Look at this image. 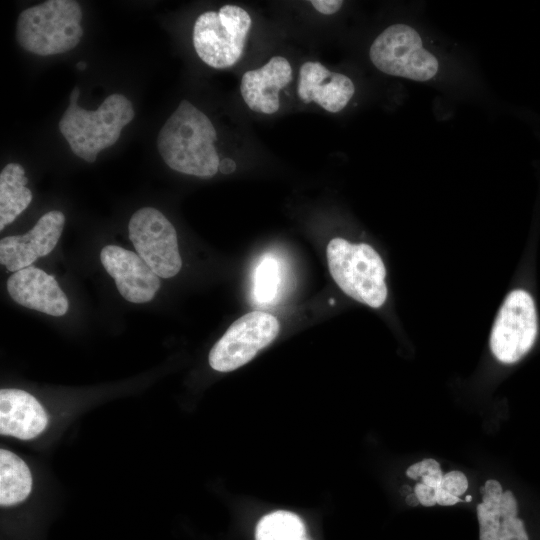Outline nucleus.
I'll return each mask as SVG.
<instances>
[{
	"label": "nucleus",
	"mask_w": 540,
	"mask_h": 540,
	"mask_svg": "<svg viewBox=\"0 0 540 540\" xmlns=\"http://www.w3.org/2000/svg\"><path fill=\"white\" fill-rule=\"evenodd\" d=\"M216 130L210 119L188 100L162 126L157 148L173 170L198 177H212L219 171L220 159L213 143Z\"/></svg>",
	"instance_id": "nucleus-1"
},
{
	"label": "nucleus",
	"mask_w": 540,
	"mask_h": 540,
	"mask_svg": "<svg viewBox=\"0 0 540 540\" xmlns=\"http://www.w3.org/2000/svg\"><path fill=\"white\" fill-rule=\"evenodd\" d=\"M330 274L348 296L372 308L387 298L386 270L379 254L368 244L333 238L326 249Z\"/></svg>",
	"instance_id": "nucleus-2"
},
{
	"label": "nucleus",
	"mask_w": 540,
	"mask_h": 540,
	"mask_svg": "<svg viewBox=\"0 0 540 540\" xmlns=\"http://www.w3.org/2000/svg\"><path fill=\"white\" fill-rule=\"evenodd\" d=\"M252 20L243 8L226 4L218 12L199 15L193 45L200 59L215 69L233 66L242 56Z\"/></svg>",
	"instance_id": "nucleus-3"
},
{
	"label": "nucleus",
	"mask_w": 540,
	"mask_h": 540,
	"mask_svg": "<svg viewBox=\"0 0 540 540\" xmlns=\"http://www.w3.org/2000/svg\"><path fill=\"white\" fill-rule=\"evenodd\" d=\"M369 56L385 74L427 81L438 71L437 58L422 45L418 32L405 24L387 27L373 41Z\"/></svg>",
	"instance_id": "nucleus-4"
},
{
	"label": "nucleus",
	"mask_w": 540,
	"mask_h": 540,
	"mask_svg": "<svg viewBox=\"0 0 540 540\" xmlns=\"http://www.w3.org/2000/svg\"><path fill=\"white\" fill-rule=\"evenodd\" d=\"M279 329L278 319L267 312L243 315L210 350V366L219 372H230L245 365L277 337Z\"/></svg>",
	"instance_id": "nucleus-5"
},
{
	"label": "nucleus",
	"mask_w": 540,
	"mask_h": 540,
	"mask_svg": "<svg viewBox=\"0 0 540 540\" xmlns=\"http://www.w3.org/2000/svg\"><path fill=\"white\" fill-rule=\"evenodd\" d=\"M537 313L533 298L522 289L511 291L494 321L490 348L500 362L520 360L533 346L537 336Z\"/></svg>",
	"instance_id": "nucleus-6"
},
{
	"label": "nucleus",
	"mask_w": 540,
	"mask_h": 540,
	"mask_svg": "<svg viewBox=\"0 0 540 540\" xmlns=\"http://www.w3.org/2000/svg\"><path fill=\"white\" fill-rule=\"evenodd\" d=\"M129 237L138 255L159 276L170 278L181 269L177 233L157 209L144 207L129 221Z\"/></svg>",
	"instance_id": "nucleus-7"
},
{
	"label": "nucleus",
	"mask_w": 540,
	"mask_h": 540,
	"mask_svg": "<svg viewBox=\"0 0 540 540\" xmlns=\"http://www.w3.org/2000/svg\"><path fill=\"white\" fill-rule=\"evenodd\" d=\"M100 259L119 293L129 302H148L160 288L159 276L132 251L107 245L101 250Z\"/></svg>",
	"instance_id": "nucleus-8"
},
{
	"label": "nucleus",
	"mask_w": 540,
	"mask_h": 540,
	"mask_svg": "<svg viewBox=\"0 0 540 540\" xmlns=\"http://www.w3.org/2000/svg\"><path fill=\"white\" fill-rule=\"evenodd\" d=\"M65 223L60 211L44 214L26 234L8 236L0 241V262L8 271L16 272L48 255L56 246Z\"/></svg>",
	"instance_id": "nucleus-9"
},
{
	"label": "nucleus",
	"mask_w": 540,
	"mask_h": 540,
	"mask_svg": "<svg viewBox=\"0 0 540 540\" xmlns=\"http://www.w3.org/2000/svg\"><path fill=\"white\" fill-rule=\"evenodd\" d=\"M7 291L18 304L48 315L62 316L68 310V299L55 278L32 265L9 277Z\"/></svg>",
	"instance_id": "nucleus-10"
},
{
	"label": "nucleus",
	"mask_w": 540,
	"mask_h": 540,
	"mask_svg": "<svg viewBox=\"0 0 540 540\" xmlns=\"http://www.w3.org/2000/svg\"><path fill=\"white\" fill-rule=\"evenodd\" d=\"M355 92L352 80L332 72L318 61H307L299 70L297 93L304 103L315 102L324 110L337 113L348 104Z\"/></svg>",
	"instance_id": "nucleus-11"
},
{
	"label": "nucleus",
	"mask_w": 540,
	"mask_h": 540,
	"mask_svg": "<svg viewBox=\"0 0 540 540\" xmlns=\"http://www.w3.org/2000/svg\"><path fill=\"white\" fill-rule=\"evenodd\" d=\"M292 80V67L281 56L272 57L260 68L245 72L240 92L246 105L254 112L273 114L278 111L279 91Z\"/></svg>",
	"instance_id": "nucleus-12"
},
{
	"label": "nucleus",
	"mask_w": 540,
	"mask_h": 540,
	"mask_svg": "<svg viewBox=\"0 0 540 540\" xmlns=\"http://www.w3.org/2000/svg\"><path fill=\"white\" fill-rule=\"evenodd\" d=\"M48 416L40 402L20 389L0 391V433L29 440L42 433Z\"/></svg>",
	"instance_id": "nucleus-13"
},
{
	"label": "nucleus",
	"mask_w": 540,
	"mask_h": 540,
	"mask_svg": "<svg viewBox=\"0 0 540 540\" xmlns=\"http://www.w3.org/2000/svg\"><path fill=\"white\" fill-rule=\"evenodd\" d=\"M32 489V475L26 463L7 449L0 450V504L8 507L23 502Z\"/></svg>",
	"instance_id": "nucleus-14"
},
{
	"label": "nucleus",
	"mask_w": 540,
	"mask_h": 540,
	"mask_svg": "<svg viewBox=\"0 0 540 540\" xmlns=\"http://www.w3.org/2000/svg\"><path fill=\"white\" fill-rule=\"evenodd\" d=\"M28 178L12 172L0 173V230L12 223L30 204L32 193L26 187Z\"/></svg>",
	"instance_id": "nucleus-15"
},
{
	"label": "nucleus",
	"mask_w": 540,
	"mask_h": 540,
	"mask_svg": "<svg viewBox=\"0 0 540 540\" xmlns=\"http://www.w3.org/2000/svg\"><path fill=\"white\" fill-rule=\"evenodd\" d=\"M256 540H307L301 518L289 511H274L263 516L255 530Z\"/></svg>",
	"instance_id": "nucleus-16"
},
{
	"label": "nucleus",
	"mask_w": 540,
	"mask_h": 540,
	"mask_svg": "<svg viewBox=\"0 0 540 540\" xmlns=\"http://www.w3.org/2000/svg\"><path fill=\"white\" fill-rule=\"evenodd\" d=\"M284 269L280 261L270 254L264 255L253 273L252 295L259 304H271L283 287Z\"/></svg>",
	"instance_id": "nucleus-17"
},
{
	"label": "nucleus",
	"mask_w": 540,
	"mask_h": 540,
	"mask_svg": "<svg viewBox=\"0 0 540 540\" xmlns=\"http://www.w3.org/2000/svg\"><path fill=\"white\" fill-rule=\"evenodd\" d=\"M499 513L500 525L496 540H530L526 524L518 513Z\"/></svg>",
	"instance_id": "nucleus-18"
},
{
	"label": "nucleus",
	"mask_w": 540,
	"mask_h": 540,
	"mask_svg": "<svg viewBox=\"0 0 540 540\" xmlns=\"http://www.w3.org/2000/svg\"><path fill=\"white\" fill-rule=\"evenodd\" d=\"M468 488V480L466 476L460 471H450L443 475L439 490L445 492L454 497L460 498Z\"/></svg>",
	"instance_id": "nucleus-19"
},
{
	"label": "nucleus",
	"mask_w": 540,
	"mask_h": 540,
	"mask_svg": "<svg viewBox=\"0 0 540 540\" xmlns=\"http://www.w3.org/2000/svg\"><path fill=\"white\" fill-rule=\"evenodd\" d=\"M406 475L410 477L411 479H418L425 476H432V477H443V473L440 468V464L431 458L424 459L420 462H417L413 465H411L406 470Z\"/></svg>",
	"instance_id": "nucleus-20"
},
{
	"label": "nucleus",
	"mask_w": 540,
	"mask_h": 540,
	"mask_svg": "<svg viewBox=\"0 0 540 540\" xmlns=\"http://www.w3.org/2000/svg\"><path fill=\"white\" fill-rule=\"evenodd\" d=\"M414 491L421 505L426 506V507H431L437 504L436 502L437 489L426 486L425 484L420 482L415 485Z\"/></svg>",
	"instance_id": "nucleus-21"
},
{
	"label": "nucleus",
	"mask_w": 540,
	"mask_h": 540,
	"mask_svg": "<svg viewBox=\"0 0 540 540\" xmlns=\"http://www.w3.org/2000/svg\"><path fill=\"white\" fill-rule=\"evenodd\" d=\"M310 4L321 14L332 15L343 5L341 0H311Z\"/></svg>",
	"instance_id": "nucleus-22"
},
{
	"label": "nucleus",
	"mask_w": 540,
	"mask_h": 540,
	"mask_svg": "<svg viewBox=\"0 0 540 540\" xmlns=\"http://www.w3.org/2000/svg\"><path fill=\"white\" fill-rule=\"evenodd\" d=\"M236 170V163L230 158H224L220 161L219 171L223 174H230Z\"/></svg>",
	"instance_id": "nucleus-23"
},
{
	"label": "nucleus",
	"mask_w": 540,
	"mask_h": 540,
	"mask_svg": "<svg viewBox=\"0 0 540 540\" xmlns=\"http://www.w3.org/2000/svg\"><path fill=\"white\" fill-rule=\"evenodd\" d=\"M79 94H80V89L78 86H75L70 94V99L69 100H75L77 101L78 100V97H79Z\"/></svg>",
	"instance_id": "nucleus-24"
},
{
	"label": "nucleus",
	"mask_w": 540,
	"mask_h": 540,
	"mask_svg": "<svg viewBox=\"0 0 540 540\" xmlns=\"http://www.w3.org/2000/svg\"><path fill=\"white\" fill-rule=\"evenodd\" d=\"M407 502H408V504H410L412 506H416L419 503V501H418L415 494L408 496L407 497Z\"/></svg>",
	"instance_id": "nucleus-25"
},
{
	"label": "nucleus",
	"mask_w": 540,
	"mask_h": 540,
	"mask_svg": "<svg viewBox=\"0 0 540 540\" xmlns=\"http://www.w3.org/2000/svg\"><path fill=\"white\" fill-rule=\"evenodd\" d=\"M80 42V38H75L73 40H70L68 41V46H69V49H73L74 47H76Z\"/></svg>",
	"instance_id": "nucleus-26"
},
{
	"label": "nucleus",
	"mask_w": 540,
	"mask_h": 540,
	"mask_svg": "<svg viewBox=\"0 0 540 540\" xmlns=\"http://www.w3.org/2000/svg\"><path fill=\"white\" fill-rule=\"evenodd\" d=\"M133 119L134 117H123L122 120L120 121V124L124 127L127 124H129Z\"/></svg>",
	"instance_id": "nucleus-27"
},
{
	"label": "nucleus",
	"mask_w": 540,
	"mask_h": 540,
	"mask_svg": "<svg viewBox=\"0 0 540 540\" xmlns=\"http://www.w3.org/2000/svg\"><path fill=\"white\" fill-rule=\"evenodd\" d=\"M77 68L79 70H84L86 68V63H84L83 61L78 62Z\"/></svg>",
	"instance_id": "nucleus-28"
},
{
	"label": "nucleus",
	"mask_w": 540,
	"mask_h": 540,
	"mask_svg": "<svg viewBox=\"0 0 540 540\" xmlns=\"http://www.w3.org/2000/svg\"><path fill=\"white\" fill-rule=\"evenodd\" d=\"M471 500V497L470 496H467L466 497V501H470Z\"/></svg>",
	"instance_id": "nucleus-29"
}]
</instances>
